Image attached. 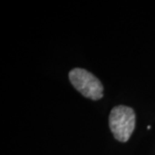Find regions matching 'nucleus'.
<instances>
[{"label": "nucleus", "mask_w": 155, "mask_h": 155, "mask_svg": "<svg viewBox=\"0 0 155 155\" xmlns=\"http://www.w3.org/2000/svg\"><path fill=\"white\" fill-rule=\"evenodd\" d=\"M109 124L114 137L121 141H127L135 127V114L132 108L124 105L114 107L109 117Z\"/></svg>", "instance_id": "obj_1"}, {"label": "nucleus", "mask_w": 155, "mask_h": 155, "mask_svg": "<svg viewBox=\"0 0 155 155\" xmlns=\"http://www.w3.org/2000/svg\"><path fill=\"white\" fill-rule=\"evenodd\" d=\"M72 86L84 97L91 100H99L104 96V87L97 78L82 68H75L69 72Z\"/></svg>", "instance_id": "obj_2"}]
</instances>
